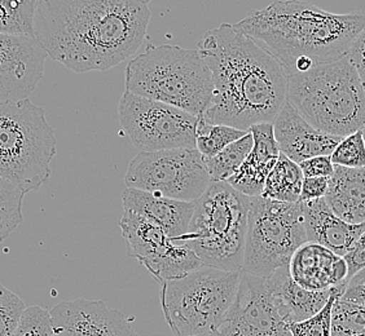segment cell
Wrapping results in <instances>:
<instances>
[{
	"label": "cell",
	"mask_w": 365,
	"mask_h": 336,
	"mask_svg": "<svg viewBox=\"0 0 365 336\" xmlns=\"http://www.w3.org/2000/svg\"><path fill=\"white\" fill-rule=\"evenodd\" d=\"M272 125L281 154L298 164L314 157L331 154L341 141V137L311 126L288 100Z\"/></svg>",
	"instance_id": "obj_16"
},
{
	"label": "cell",
	"mask_w": 365,
	"mask_h": 336,
	"mask_svg": "<svg viewBox=\"0 0 365 336\" xmlns=\"http://www.w3.org/2000/svg\"><path fill=\"white\" fill-rule=\"evenodd\" d=\"M123 210H130L145 217L166 231L170 238L182 237L190 228L196 202L178 201L158 193L126 188L122 194Z\"/></svg>",
	"instance_id": "obj_18"
},
{
	"label": "cell",
	"mask_w": 365,
	"mask_h": 336,
	"mask_svg": "<svg viewBox=\"0 0 365 336\" xmlns=\"http://www.w3.org/2000/svg\"><path fill=\"white\" fill-rule=\"evenodd\" d=\"M197 49L214 82L204 120L241 131L259 123H274L287 103L288 79L267 49L231 23L209 30Z\"/></svg>",
	"instance_id": "obj_2"
},
{
	"label": "cell",
	"mask_w": 365,
	"mask_h": 336,
	"mask_svg": "<svg viewBox=\"0 0 365 336\" xmlns=\"http://www.w3.org/2000/svg\"><path fill=\"white\" fill-rule=\"evenodd\" d=\"M253 147V135L246 133L240 140L232 142L220 153L205 159L211 182H227L237 172Z\"/></svg>",
	"instance_id": "obj_24"
},
{
	"label": "cell",
	"mask_w": 365,
	"mask_h": 336,
	"mask_svg": "<svg viewBox=\"0 0 365 336\" xmlns=\"http://www.w3.org/2000/svg\"><path fill=\"white\" fill-rule=\"evenodd\" d=\"M287 79V100L311 126L341 139L364 127L365 92L347 56Z\"/></svg>",
	"instance_id": "obj_5"
},
{
	"label": "cell",
	"mask_w": 365,
	"mask_h": 336,
	"mask_svg": "<svg viewBox=\"0 0 365 336\" xmlns=\"http://www.w3.org/2000/svg\"><path fill=\"white\" fill-rule=\"evenodd\" d=\"M241 272L202 266L161 283L165 320L174 336H218L237 294Z\"/></svg>",
	"instance_id": "obj_8"
},
{
	"label": "cell",
	"mask_w": 365,
	"mask_h": 336,
	"mask_svg": "<svg viewBox=\"0 0 365 336\" xmlns=\"http://www.w3.org/2000/svg\"><path fill=\"white\" fill-rule=\"evenodd\" d=\"M329 188V177H304L299 202L325 198Z\"/></svg>",
	"instance_id": "obj_35"
},
{
	"label": "cell",
	"mask_w": 365,
	"mask_h": 336,
	"mask_svg": "<svg viewBox=\"0 0 365 336\" xmlns=\"http://www.w3.org/2000/svg\"><path fill=\"white\" fill-rule=\"evenodd\" d=\"M57 140L41 106L0 103V177L26 194L48 182Z\"/></svg>",
	"instance_id": "obj_7"
},
{
	"label": "cell",
	"mask_w": 365,
	"mask_h": 336,
	"mask_svg": "<svg viewBox=\"0 0 365 336\" xmlns=\"http://www.w3.org/2000/svg\"><path fill=\"white\" fill-rule=\"evenodd\" d=\"M210 182L205 158L196 147L140 152L130 162L125 176L127 188L185 202H196Z\"/></svg>",
	"instance_id": "obj_10"
},
{
	"label": "cell",
	"mask_w": 365,
	"mask_h": 336,
	"mask_svg": "<svg viewBox=\"0 0 365 336\" xmlns=\"http://www.w3.org/2000/svg\"><path fill=\"white\" fill-rule=\"evenodd\" d=\"M14 336H55L48 309L39 305L25 309Z\"/></svg>",
	"instance_id": "obj_32"
},
{
	"label": "cell",
	"mask_w": 365,
	"mask_h": 336,
	"mask_svg": "<svg viewBox=\"0 0 365 336\" xmlns=\"http://www.w3.org/2000/svg\"><path fill=\"white\" fill-rule=\"evenodd\" d=\"M26 193L0 177V242L21 224L22 204Z\"/></svg>",
	"instance_id": "obj_27"
},
{
	"label": "cell",
	"mask_w": 365,
	"mask_h": 336,
	"mask_svg": "<svg viewBox=\"0 0 365 336\" xmlns=\"http://www.w3.org/2000/svg\"><path fill=\"white\" fill-rule=\"evenodd\" d=\"M330 159L334 166L347 168L365 167V144L361 130L342 137L330 154Z\"/></svg>",
	"instance_id": "obj_30"
},
{
	"label": "cell",
	"mask_w": 365,
	"mask_h": 336,
	"mask_svg": "<svg viewBox=\"0 0 365 336\" xmlns=\"http://www.w3.org/2000/svg\"><path fill=\"white\" fill-rule=\"evenodd\" d=\"M344 283L331 288L329 300L317 315L299 322L288 325L292 336H331V308L337 298L342 295Z\"/></svg>",
	"instance_id": "obj_29"
},
{
	"label": "cell",
	"mask_w": 365,
	"mask_h": 336,
	"mask_svg": "<svg viewBox=\"0 0 365 336\" xmlns=\"http://www.w3.org/2000/svg\"><path fill=\"white\" fill-rule=\"evenodd\" d=\"M361 132H363V139H364V144H365V125L363 128H361Z\"/></svg>",
	"instance_id": "obj_39"
},
{
	"label": "cell",
	"mask_w": 365,
	"mask_h": 336,
	"mask_svg": "<svg viewBox=\"0 0 365 336\" xmlns=\"http://www.w3.org/2000/svg\"><path fill=\"white\" fill-rule=\"evenodd\" d=\"M325 201L346 223H365V167L334 166Z\"/></svg>",
	"instance_id": "obj_22"
},
{
	"label": "cell",
	"mask_w": 365,
	"mask_h": 336,
	"mask_svg": "<svg viewBox=\"0 0 365 336\" xmlns=\"http://www.w3.org/2000/svg\"><path fill=\"white\" fill-rule=\"evenodd\" d=\"M125 87L141 98L201 117L210 105L214 82L198 49L148 44L127 63Z\"/></svg>",
	"instance_id": "obj_4"
},
{
	"label": "cell",
	"mask_w": 365,
	"mask_h": 336,
	"mask_svg": "<svg viewBox=\"0 0 365 336\" xmlns=\"http://www.w3.org/2000/svg\"><path fill=\"white\" fill-rule=\"evenodd\" d=\"M249 131H241L235 127L214 125L201 115L196 131V149L205 159L220 153L232 142L244 137Z\"/></svg>",
	"instance_id": "obj_26"
},
{
	"label": "cell",
	"mask_w": 365,
	"mask_h": 336,
	"mask_svg": "<svg viewBox=\"0 0 365 336\" xmlns=\"http://www.w3.org/2000/svg\"><path fill=\"white\" fill-rule=\"evenodd\" d=\"M303 179L299 164L289 159L287 155L280 154L268 174L262 196L277 202L297 204L299 202Z\"/></svg>",
	"instance_id": "obj_23"
},
{
	"label": "cell",
	"mask_w": 365,
	"mask_h": 336,
	"mask_svg": "<svg viewBox=\"0 0 365 336\" xmlns=\"http://www.w3.org/2000/svg\"><path fill=\"white\" fill-rule=\"evenodd\" d=\"M47 57L34 36L0 34V103L26 100L42 79Z\"/></svg>",
	"instance_id": "obj_14"
},
{
	"label": "cell",
	"mask_w": 365,
	"mask_h": 336,
	"mask_svg": "<svg viewBox=\"0 0 365 336\" xmlns=\"http://www.w3.org/2000/svg\"><path fill=\"white\" fill-rule=\"evenodd\" d=\"M136 1H140V3H145V4H149L152 0H136Z\"/></svg>",
	"instance_id": "obj_38"
},
{
	"label": "cell",
	"mask_w": 365,
	"mask_h": 336,
	"mask_svg": "<svg viewBox=\"0 0 365 336\" xmlns=\"http://www.w3.org/2000/svg\"><path fill=\"white\" fill-rule=\"evenodd\" d=\"M331 336H365V308L336 299L331 308Z\"/></svg>",
	"instance_id": "obj_28"
},
{
	"label": "cell",
	"mask_w": 365,
	"mask_h": 336,
	"mask_svg": "<svg viewBox=\"0 0 365 336\" xmlns=\"http://www.w3.org/2000/svg\"><path fill=\"white\" fill-rule=\"evenodd\" d=\"M339 299L365 308V268L346 280Z\"/></svg>",
	"instance_id": "obj_33"
},
{
	"label": "cell",
	"mask_w": 365,
	"mask_h": 336,
	"mask_svg": "<svg viewBox=\"0 0 365 336\" xmlns=\"http://www.w3.org/2000/svg\"><path fill=\"white\" fill-rule=\"evenodd\" d=\"M299 204L307 241L324 246L339 256H344L350 251L365 231V223L350 224L339 219L327 204L325 198Z\"/></svg>",
	"instance_id": "obj_19"
},
{
	"label": "cell",
	"mask_w": 365,
	"mask_h": 336,
	"mask_svg": "<svg viewBox=\"0 0 365 336\" xmlns=\"http://www.w3.org/2000/svg\"><path fill=\"white\" fill-rule=\"evenodd\" d=\"M122 128L140 152L196 147L200 117L125 91L118 105Z\"/></svg>",
	"instance_id": "obj_11"
},
{
	"label": "cell",
	"mask_w": 365,
	"mask_h": 336,
	"mask_svg": "<svg viewBox=\"0 0 365 336\" xmlns=\"http://www.w3.org/2000/svg\"><path fill=\"white\" fill-rule=\"evenodd\" d=\"M303 177H330L334 172V164L330 155H319L299 163Z\"/></svg>",
	"instance_id": "obj_34"
},
{
	"label": "cell",
	"mask_w": 365,
	"mask_h": 336,
	"mask_svg": "<svg viewBox=\"0 0 365 336\" xmlns=\"http://www.w3.org/2000/svg\"><path fill=\"white\" fill-rule=\"evenodd\" d=\"M120 228L126 239L127 255L145 266L160 285L179 280L202 266L188 246L170 238L158 225L136 212L123 210Z\"/></svg>",
	"instance_id": "obj_12"
},
{
	"label": "cell",
	"mask_w": 365,
	"mask_h": 336,
	"mask_svg": "<svg viewBox=\"0 0 365 336\" xmlns=\"http://www.w3.org/2000/svg\"><path fill=\"white\" fill-rule=\"evenodd\" d=\"M38 0H0V34L34 36Z\"/></svg>",
	"instance_id": "obj_25"
},
{
	"label": "cell",
	"mask_w": 365,
	"mask_h": 336,
	"mask_svg": "<svg viewBox=\"0 0 365 336\" xmlns=\"http://www.w3.org/2000/svg\"><path fill=\"white\" fill-rule=\"evenodd\" d=\"M347 58L358 73L360 83L365 92V28L352 43Z\"/></svg>",
	"instance_id": "obj_36"
},
{
	"label": "cell",
	"mask_w": 365,
	"mask_h": 336,
	"mask_svg": "<svg viewBox=\"0 0 365 336\" xmlns=\"http://www.w3.org/2000/svg\"><path fill=\"white\" fill-rule=\"evenodd\" d=\"M250 196L227 182H210L196 201L188 231L175 239L188 246L206 266L241 272Z\"/></svg>",
	"instance_id": "obj_6"
},
{
	"label": "cell",
	"mask_w": 365,
	"mask_h": 336,
	"mask_svg": "<svg viewBox=\"0 0 365 336\" xmlns=\"http://www.w3.org/2000/svg\"><path fill=\"white\" fill-rule=\"evenodd\" d=\"M49 313L55 336H140L120 310L104 301H63Z\"/></svg>",
	"instance_id": "obj_15"
},
{
	"label": "cell",
	"mask_w": 365,
	"mask_h": 336,
	"mask_svg": "<svg viewBox=\"0 0 365 336\" xmlns=\"http://www.w3.org/2000/svg\"><path fill=\"white\" fill-rule=\"evenodd\" d=\"M307 241L301 204H285L263 196L250 198L245 251L241 272L268 277L288 266Z\"/></svg>",
	"instance_id": "obj_9"
},
{
	"label": "cell",
	"mask_w": 365,
	"mask_h": 336,
	"mask_svg": "<svg viewBox=\"0 0 365 336\" xmlns=\"http://www.w3.org/2000/svg\"><path fill=\"white\" fill-rule=\"evenodd\" d=\"M349 266V278L365 268V231L344 256ZM347 278V280H349Z\"/></svg>",
	"instance_id": "obj_37"
},
{
	"label": "cell",
	"mask_w": 365,
	"mask_h": 336,
	"mask_svg": "<svg viewBox=\"0 0 365 336\" xmlns=\"http://www.w3.org/2000/svg\"><path fill=\"white\" fill-rule=\"evenodd\" d=\"M150 17L136 0H38L34 38L71 70L106 71L139 51Z\"/></svg>",
	"instance_id": "obj_1"
},
{
	"label": "cell",
	"mask_w": 365,
	"mask_h": 336,
	"mask_svg": "<svg viewBox=\"0 0 365 336\" xmlns=\"http://www.w3.org/2000/svg\"><path fill=\"white\" fill-rule=\"evenodd\" d=\"M25 309L24 301L0 283V336H14Z\"/></svg>",
	"instance_id": "obj_31"
},
{
	"label": "cell",
	"mask_w": 365,
	"mask_h": 336,
	"mask_svg": "<svg viewBox=\"0 0 365 336\" xmlns=\"http://www.w3.org/2000/svg\"><path fill=\"white\" fill-rule=\"evenodd\" d=\"M249 131L253 135V147L237 172L227 182L240 193L253 198L262 196L268 174L281 153L272 123L254 125Z\"/></svg>",
	"instance_id": "obj_20"
},
{
	"label": "cell",
	"mask_w": 365,
	"mask_h": 336,
	"mask_svg": "<svg viewBox=\"0 0 365 336\" xmlns=\"http://www.w3.org/2000/svg\"><path fill=\"white\" fill-rule=\"evenodd\" d=\"M264 282L282 320L290 325L317 315L329 300L331 290L309 291L297 285L288 266L264 277Z\"/></svg>",
	"instance_id": "obj_21"
},
{
	"label": "cell",
	"mask_w": 365,
	"mask_h": 336,
	"mask_svg": "<svg viewBox=\"0 0 365 336\" xmlns=\"http://www.w3.org/2000/svg\"><path fill=\"white\" fill-rule=\"evenodd\" d=\"M218 336H292L263 277L241 272L237 294Z\"/></svg>",
	"instance_id": "obj_13"
},
{
	"label": "cell",
	"mask_w": 365,
	"mask_h": 336,
	"mask_svg": "<svg viewBox=\"0 0 365 336\" xmlns=\"http://www.w3.org/2000/svg\"><path fill=\"white\" fill-rule=\"evenodd\" d=\"M288 268L295 283L309 291L331 290L349 278V266L344 256L315 242L301 246L293 253Z\"/></svg>",
	"instance_id": "obj_17"
},
{
	"label": "cell",
	"mask_w": 365,
	"mask_h": 336,
	"mask_svg": "<svg viewBox=\"0 0 365 336\" xmlns=\"http://www.w3.org/2000/svg\"><path fill=\"white\" fill-rule=\"evenodd\" d=\"M235 28L267 49L288 77L347 56L365 28V12L331 14L309 1L279 0Z\"/></svg>",
	"instance_id": "obj_3"
}]
</instances>
